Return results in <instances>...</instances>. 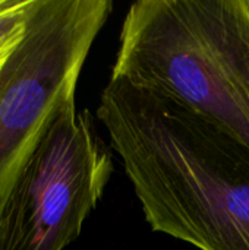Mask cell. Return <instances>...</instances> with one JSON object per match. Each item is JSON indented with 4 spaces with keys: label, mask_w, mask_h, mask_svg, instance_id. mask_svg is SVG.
<instances>
[{
    "label": "cell",
    "mask_w": 249,
    "mask_h": 250,
    "mask_svg": "<svg viewBox=\"0 0 249 250\" xmlns=\"http://www.w3.org/2000/svg\"><path fill=\"white\" fill-rule=\"evenodd\" d=\"M97 117L154 231L200 250H249V146L241 139L117 76Z\"/></svg>",
    "instance_id": "6da1fadb"
},
{
    "label": "cell",
    "mask_w": 249,
    "mask_h": 250,
    "mask_svg": "<svg viewBox=\"0 0 249 250\" xmlns=\"http://www.w3.org/2000/svg\"><path fill=\"white\" fill-rule=\"evenodd\" d=\"M112 76L208 117L249 146V0H139Z\"/></svg>",
    "instance_id": "7a4b0ae2"
},
{
    "label": "cell",
    "mask_w": 249,
    "mask_h": 250,
    "mask_svg": "<svg viewBox=\"0 0 249 250\" xmlns=\"http://www.w3.org/2000/svg\"><path fill=\"white\" fill-rule=\"evenodd\" d=\"M112 0H34L25 37L0 73V215L59 105L75 95Z\"/></svg>",
    "instance_id": "3957f363"
},
{
    "label": "cell",
    "mask_w": 249,
    "mask_h": 250,
    "mask_svg": "<svg viewBox=\"0 0 249 250\" xmlns=\"http://www.w3.org/2000/svg\"><path fill=\"white\" fill-rule=\"evenodd\" d=\"M113 173L88 110L65 100L0 215V250H63L79 234Z\"/></svg>",
    "instance_id": "277c9868"
},
{
    "label": "cell",
    "mask_w": 249,
    "mask_h": 250,
    "mask_svg": "<svg viewBox=\"0 0 249 250\" xmlns=\"http://www.w3.org/2000/svg\"><path fill=\"white\" fill-rule=\"evenodd\" d=\"M34 0H0V73L22 42Z\"/></svg>",
    "instance_id": "5b68a950"
}]
</instances>
